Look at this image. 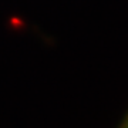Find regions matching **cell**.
<instances>
[{
  "mask_svg": "<svg viewBox=\"0 0 128 128\" xmlns=\"http://www.w3.org/2000/svg\"><path fill=\"white\" fill-rule=\"evenodd\" d=\"M122 128H128V117H127V120H125V122H124Z\"/></svg>",
  "mask_w": 128,
  "mask_h": 128,
  "instance_id": "cell-1",
  "label": "cell"
}]
</instances>
